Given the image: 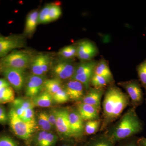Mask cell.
I'll use <instances>...</instances> for the list:
<instances>
[{
  "label": "cell",
  "mask_w": 146,
  "mask_h": 146,
  "mask_svg": "<svg viewBox=\"0 0 146 146\" xmlns=\"http://www.w3.org/2000/svg\"><path fill=\"white\" fill-rule=\"evenodd\" d=\"M58 54L62 59L71 60L77 56V46L70 45L63 47Z\"/></svg>",
  "instance_id": "23"
},
{
  "label": "cell",
  "mask_w": 146,
  "mask_h": 146,
  "mask_svg": "<svg viewBox=\"0 0 146 146\" xmlns=\"http://www.w3.org/2000/svg\"><path fill=\"white\" fill-rule=\"evenodd\" d=\"M57 141L58 137L56 135L48 131L40 146H54Z\"/></svg>",
  "instance_id": "32"
},
{
  "label": "cell",
  "mask_w": 146,
  "mask_h": 146,
  "mask_svg": "<svg viewBox=\"0 0 146 146\" xmlns=\"http://www.w3.org/2000/svg\"><path fill=\"white\" fill-rule=\"evenodd\" d=\"M25 44V40L23 35H13L0 36V58L17 49L23 48Z\"/></svg>",
  "instance_id": "7"
},
{
  "label": "cell",
  "mask_w": 146,
  "mask_h": 146,
  "mask_svg": "<svg viewBox=\"0 0 146 146\" xmlns=\"http://www.w3.org/2000/svg\"><path fill=\"white\" fill-rule=\"evenodd\" d=\"M56 123L55 128L62 138L69 139L73 138L69 119V111L66 108L56 109Z\"/></svg>",
  "instance_id": "8"
},
{
  "label": "cell",
  "mask_w": 146,
  "mask_h": 146,
  "mask_svg": "<svg viewBox=\"0 0 146 146\" xmlns=\"http://www.w3.org/2000/svg\"><path fill=\"white\" fill-rule=\"evenodd\" d=\"M136 110L132 107L127 110L119 119L105 132L115 145L121 140L135 136L143 129V123Z\"/></svg>",
  "instance_id": "2"
},
{
  "label": "cell",
  "mask_w": 146,
  "mask_h": 146,
  "mask_svg": "<svg viewBox=\"0 0 146 146\" xmlns=\"http://www.w3.org/2000/svg\"><path fill=\"white\" fill-rule=\"evenodd\" d=\"M48 119L50 123L53 128L55 127L56 123V109H52L48 113Z\"/></svg>",
  "instance_id": "39"
},
{
  "label": "cell",
  "mask_w": 146,
  "mask_h": 146,
  "mask_svg": "<svg viewBox=\"0 0 146 146\" xmlns=\"http://www.w3.org/2000/svg\"><path fill=\"white\" fill-rule=\"evenodd\" d=\"M8 116L11 129L16 136L25 140L31 137L36 129V123L25 121L18 116L13 108L9 112Z\"/></svg>",
  "instance_id": "4"
},
{
  "label": "cell",
  "mask_w": 146,
  "mask_h": 146,
  "mask_svg": "<svg viewBox=\"0 0 146 146\" xmlns=\"http://www.w3.org/2000/svg\"><path fill=\"white\" fill-rule=\"evenodd\" d=\"M62 146H76L74 145H64Z\"/></svg>",
  "instance_id": "41"
},
{
  "label": "cell",
  "mask_w": 146,
  "mask_h": 146,
  "mask_svg": "<svg viewBox=\"0 0 146 146\" xmlns=\"http://www.w3.org/2000/svg\"><path fill=\"white\" fill-rule=\"evenodd\" d=\"M138 137L136 136H131L119 141L115 146H139L138 141Z\"/></svg>",
  "instance_id": "35"
},
{
  "label": "cell",
  "mask_w": 146,
  "mask_h": 146,
  "mask_svg": "<svg viewBox=\"0 0 146 146\" xmlns=\"http://www.w3.org/2000/svg\"><path fill=\"white\" fill-rule=\"evenodd\" d=\"M70 60L62 59L54 65L52 71L56 78L61 81L72 78L77 65Z\"/></svg>",
  "instance_id": "9"
},
{
  "label": "cell",
  "mask_w": 146,
  "mask_h": 146,
  "mask_svg": "<svg viewBox=\"0 0 146 146\" xmlns=\"http://www.w3.org/2000/svg\"><path fill=\"white\" fill-rule=\"evenodd\" d=\"M54 102L57 104H63L67 102L70 98L65 89L62 88L52 96Z\"/></svg>",
  "instance_id": "30"
},
{
  "label": "cell",
  "mask_w": 146,
  "mask_h": 146,
  "mask_svg": "<svg viewBox=\"0 0 146 146\" xmlns=\"http://www.w3.org/2000/svg\"><path fill=\"white\" fill-rule=\"evenodd\" d=\"M94 74L103 77L106 80L109 84H112L114 79L109 65L104 58L98 61L94 70Z\"/></svg>",
  "instance_id": "18"
},
{
  "label": "cell",
  "mask_w": 146,
  "mask_h": 146,
  "mask_svg": "<svg viewBox=\"0 0 146 146\" xmlns=\"http://www.w3.org/2000/svg\"><path fill=\"white\" fill-rule=\"evenodd\" d=\"M14 89L5 78H0V104L12 103L15 100Z\"/></svg>",
  "instance_id": "17"
},
{
  "label": "cell",
  "mask_w": 146,
  "mask_h": 146,
  "mask_svg": "<svg viewBox=\"0 0 146 146\" xmlns=\"http://www.w3.org/2000/svg\"><path fill=\"white\" fill-rule=\"evenodd\" d=\"M138 143L139 146H146V138L144 137L139 138Z\"/></svg>",
  "instance_id": "40"
},
{
  "label": "cell",
  "mask_w": 146,
  "mask_h": 146,
  "mask_svg": "<svg viewBox=\"0 0 146 146\" xmlns=\"http://www.w3.org/2000/svg\"><path fill=\"white\" fill-rule=\"evenodd\" d=\"M35 106L39 107H49L54 102L51 94L45 91L32 99Z\"/></svg>",
  "instance_id": "21"
},
{
  "label": "cell",
  "mask_w": 146,
  "mask_h": 146,
  "mask_svg": "<svg viewBox=\"0 0 146 146\" xmlns=\"http://www.w3.org/2000/svg\"><path fill=\"white\" fill-rule=\"evenodd\" d=\"M29 66L32 74L39 76H44V75L41 68L39 54L33 57Z\"/></svg>",
  "instance_id": "28"
},
{
  "label": "cell",
  "mask_w": 146,
  "mask_h": 146,
  "mask_svg": "<svg viewBox=\"0 0 146 146\" xmlns=\"http://www.w3.org/2000/svg\"><path fill=\"white\" fill-rule=\"evenodd\" d=\"M37 122L42 130L49 131L53 128L49 120L48 113L46 112L39 113L37 117Z\"/></svg>",
  "instance_id": "25"
},
{
  "label": "cell",
  "mask_w": 146,
  "mask_h": 146,
  "mask_svg": "<svg viewBox=\"0 0 146 146\" xmlns=\"http://www.w3.org/2000/svg\"><path fill=\"white\" fill-rule=\"evenodd\" d=\"M61 9L59 5L51 4L49 9L50 21H55L60 17L61 14Z\"/></svg>",
  "instance_id": "33"
},
{
  "label": "cell",
  "mask_w": 146,
  "mask_h": 146,
  "mask_svg": "<svg viewBox=\"0 0 146 146\" xmlns=\"http://www.w3.org/2000/svg\"><path fill=\"white\" fill-rule=\"evenodd\" d=\"M90 84H91L93 86V88L96 89H104L109 84L104 78L94 74L91 79Z\"/></svg>",
  "instance_id": "29"
},
{
  "label": "cell",
  "mask_w": 146,
  "mask_h": 146,
  "mask_svg": "<svg viewBox=\"0 0 146 146\" xmlns=\"http://www.w3.org/2000/svg\"><path fill=\"white\" fill-rule=\"evenodd\" d=\"M44 88L46 91L52 96L62 89V82L60 80L56 78L46 80H45L44 83Z\"/></svg>",
  "instance_id": "22"
},
{
  "label": "cell",
  "mask_w": 146,
  "mask_h": 146,
  "mask_svg": "<svg viewBox=\"0 0 146 146\" xmlns=\"http://www.w3.org/2000/svg\"><path fill=\"white\" fill-rule=\"evenodd\" d=\"M45 80L44 76L30 75L27 79L25 88L26 97L33 99L41 93Z\"/></svg>",
  "instance_id": "12"
},
{
  "label": "cell",
  "mask_w": 146,
  "mask_h": 146,
  "mask_svg": "<svg viewBox=\"0 0 146 146\" xmlns=\"http://www.w3.org/2000/svg\"><path fill=\"white\" fill-rule=\"evenodd\" d=\"M118 85L122 87L130 100L131 107L136 109L143 103L144 94L139 80L132 79L126 81L120 82Z\"/></svg>",
  "instance_id": "5"
},
{
  "label": "cell",
  "mask_w": 146,
  "mask_h": 146,
  "mask_svg": "<svg viewBox=\"0 0 146 146\" xmlns=\"http://www.w3.org/2000/svg\"><path fill=\"white\" fill-rule=\"evenodd\" d=\"M104 92V89L89 88L88 93L81 100V102L92 106L100 110L101 101Z\"/></svg>",
  "instance_id": "15"
},
{
  "label": "cell",
  "mask_w": 146,
  "mask_h": 146,
  "mask_svg": "<svg viewBox=\"0 0 146 146\" xmlns=\"http://www.w3.org/2000/svg\"><path fill=\"white\" fill-rule=\"evenodd\" d=\"M8 121V114L7 113L5 108L0 104V124H5Z\"/></svg>",
  "instance_id": "38"
},
{
  "label": "cell",
  "mask_w": 146,
  "mask_h": 146,
  "mask_svg": "<svg viewBox=\"0 0 146 146\" xmlns=\"http://www.w3.org/2000/svg\"><path fill=\"white\" fill-rule=\"evenodd\" d=\"M39 55L41 68L43 73L45 74L48 70L50 65V57L48 54H41Z\"/></svg>",
  "instance_id": "34"
},
{
  "label": "cell",
  "mask_w": 146,
  "mask_h": 146,
  "mask_svg": "<svg viewBox=\"0 0 146 146\" xmlns=\"http://www.w3.org/2000/svg\"><path fill=\"white\" fill-rule=\"evenodd\" d=\"M139 81L145 91L146 96V58L136 67Z\"/></svg>",
  "instance_id": "26"
},
{
  "label": "cell",
  "mask_w": 146,
  "mask_h": 146,
  "mask_svg": "<svg viewBox=\"0 0 146 146\" xmlns=\"http://www.w3.org/2000/svg\"><path fill=\"white\" fill-rule=\"evenodd\" d=\"M50 4L46 5L39 12L38 24H46L50 22L49 18V9Z\"/></svg>",
  "instance_id": "31"
},
{
  "label": "cell",
  "mask_w": 146,
  "mask_h": 146,
  "mask_svg": "<svg viewBox=\"0 0 146 146\" xmlns=\"http://www.w3.org/2000/svg\"><path fill=\"white\" fill-rule=\"evenodd\" d=\"M101 123L100 119L86 121L84 124V133L87 135L95 134L99 129Z\"/></svg>",
  "instance_id": "24"
},
{
  "label": "cell",
  "mask_w": 146,
  "mask_h": 146,
  "mask_svg": "<svg viewBox=\"0 0 146 146\" xmlns=\"http://www.w3.org/2000/svg\"><path fill=\"white\" fill-rule=\"evenodd\" d=\"M39 12L37 10L32 11L28 15L25 27V33L27 35H31L36 28L38 24Z\"/></svg>",
  "instance_id": "19"
},
{
  "label": "cell",
  "mask_w": 146,
  "mask_h": 146,
  "mask_svg": "<svg viewBox=\"0 0 146 146\" xmlns=\"http://www.w3.org/2000/svg\"><path fill=\"white\" fill-rule=\"evenodd\" d=\"M98 50L96 45L91 41H81L77 46V56L82 62L93 60L98 54Z\"/></svg>",
  "instance_id": "11"
},
{
  "label": "cell",
  "mask_w": 146,
  "mask_h": 146,
  "mask_svg": "<svg viewBox=\"0 0 146 146\" xmlns=\"http://www.w3.org/2000/svg\"><path fill=\"white\" fill-rule=\"evenodd\" d=\"M25 70L14 69L5 68L1 71L5 78L17 92L22 90L25 85Z\"/></svg>",
  "instance_id": "10"
},
{
  "label": "cell",
  "mask_w": 146,
  "mask_h": 146,
  "mask_svg": "<svg viewBox=\"0 0 146 146\" xmlns=\"http://www.w3.org/2000/svg\"><path fill=\"white\" fill-rule=\"evenodd\" d=\"M98 61L94 60L82 62L77 65L74 74L71 79L80 82L85 89L90 88V82L94 74V70Z\"/></svg>",
  "instance_id": "6"
},
{
  "label": "cell",
  "mask_w": 146,
  "mask_h": 146,
  "mask_svg": "<svg viewBox=\"0 0 146 146\" xmlns=\"http://www.w3.org/2000/svg\"><path fill=\"white\" fill-rule=\"evenodd\" d=\"M21 118L27 122L36 123L33 108H29L25 110L23 115Z\"/></svg>",
  "instance_id": "36"
},
{
  "label": "cell",
  "mask_w": 146,
  "mask_h": 146,
  "mask_svg": "<svg viewBox=\"0 0 146 146\" xmlns=\"http://www.w3.org/2000/svg\"><path fill=\"white\" fill-rule=\"evenodd\" d=\"M13 107H18L23 110L34 108L35 106L32 100L26 99L23 98L15 99L12 102Z\"/></svg>",
  "instance_id": "27"
},
{
  "label": "cell",
  "mask_w": 146,
  "mask_h": 146,
  "mask_svg": "<svg viewBox=\"0 0 146 146\" xmlns=\"http://www.w3.org/2000/svg\"><path fill=\"white\" fill-rule=\"evenodd\" d=\"M130 104V98L127 94L124 93L118 86L111 84L105 92L102 103V130L117 119Z\"/></svg>",
  "instance_id": "1"
},
{
  "label": "cell",
  "mask_w": 146,
  "mask_h": 146,
  "mask_svg": "<svg viewBox=\"0 0 146 146\" xmlns=\"http://www.w3.org/2000/svg\"><path fill=\"white\" fill-rule=\"evenodd\" d=\"M0 146H18L14 139L7 136H0Z\"/></svg>",
  "instance_id": "37"
},
{
  "label": "cell",
  "mask_w": 146,
  "mask_h": 146,
  "mask_svg": "<svg viewBox=\"0 0 146 146\" xmlns=\"http://www.w3.org/2000/svg\"><path fill=\"white\" fill-rule=\"evenodd\" d=\"M33 57L27 51L13 50L0 58V71L5 68H14L25 70Z\"/></svg>",
  "instance_id": "3"
},
{
  "label": "cell",
  "mask_w": 146,
  "mask_h": 146,
  "mask_svg": "<svg viewBox=\"0 0 146 146\" xmlns=\"http://www.w3.org/2000/svg\"><path fill=\"white\" fill-rule=\"evenodd\" d=\"M76 109L84 121L100 119V110L92 106L81 102Z\"/></svg>",
  "instance_id": "16"
},
{
  "label": "cell",
  "mask_w": 146,
  "mask_h": 146,
  "mask_svg": "<svg viewBox=\"0 0 146 146\" xmlns=\"http://www.w3.org/2000/svg\"><path fill=\"white\" fill-rule=\"evenodd\" d=\"M115 144L105 133L98 134L89 139L84 146H115Z\"/></svg>",
  "instance_id": "20"
},
{
  "label": "cell",
  "mask_w": 146,
  "mask_h": 146,
  "mask_svg": "<svg viewBox=\"0 0 146 146\" xmlns=\"http://www.w3.org/2000/svg\"><path fill=\"white\" fill-rule=\"evenodd\" d=\"M84 88L85 87L81 82L71 79L65 84L64 89L68 94L70 100L78 101L82 99L84 96Z\"/></svg>",
  "instance_id": "14"
},
{
  "label": "cell",
  "mask_w": 146,
  "mask_h": 146,
  "mask_svg": "<svg viewBox=\"0 0 146 146\" xmlns=\"http://www.w3.org/2000/svg\"><path fill=\"white\" fill-rule=\"evenodd\" d=\"M69 119L73 138H80L84 133V120L79 114L77 109L69 110Z\"/></svg>",
  "instance_id": "13"
}]
</instances>
